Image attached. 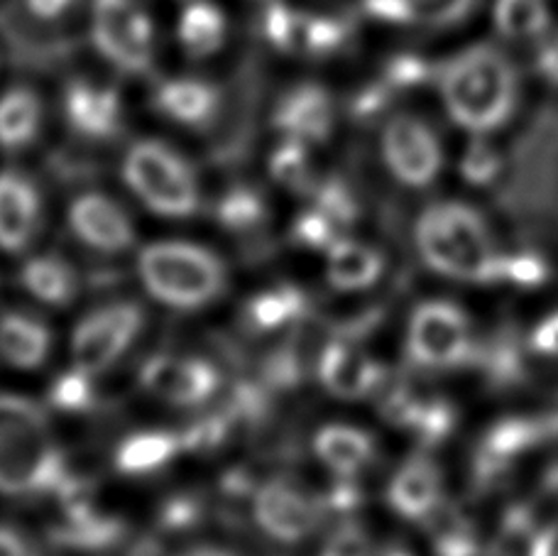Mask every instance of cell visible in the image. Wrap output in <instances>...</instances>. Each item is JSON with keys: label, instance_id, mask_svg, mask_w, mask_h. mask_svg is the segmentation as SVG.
<instances>
[{"label": "cell", "instance_id": "6da1fadb", "mask_svg": "<svg viewBox=\"0 0 558 556\" xmlns=\"http://www.w3.org/2000/svg\"><path fill=\"white\" fill-rule=\"evenodd\" d=\"M416 247L434 273L468 282H539L542 265L532 257H502L490 228L475 208L446 202L428 206L416 223Z\"/></svg>", "mask_w": 558, "mask_h": 556}, {"label": "cell", "instance_id": "7a4b0ae2", "mask_svg": "<svg viewBox=\"0 0 558 556\" xmlns=\"http://www.w3.org/2000/svg\"><path fill=\"white\" fill-rule=\"evenodd\" d=\"M438 92L456 125L473 135L493 133L517 106V69L493 45H471L438 69Z\"/></svg>", "mask_w": 558, "mask_h": 556}, {"label": "cell", "instance_id": "3957f363", "mask_svg": "<svg viewBox=\"0 0 558 556\" xmlns=\"http://www.w3.org/2000/svg\"><path fill=\"white\" fill-rule=\"evenodd\" d=\"M69 473L43 407L20 395H0V493H57Z\"/></svg>", "mask_w": 558, "mask_h": 556}, {"label": "cell", "instance_id": "277c9868", "mask_svg": "<svg viewBox=\"0 0 558 556\" xmlns=\"http://www.w3.org/2000/svg\"><path fill=\"white\" fill-rule=\"evenodd\" d=\"M137 275L159 304L172 310H204L221 300L228 287L226 263L204 245L159 241L137 255Z\"/></svg>", "mask_w": 558, "mask_h": 556}, {"label": "cell", "instance_id": "5b68a950", "mask_svg": "<svg viewBox=\"0 0 558 556\" xmlns=\"http://www.w3.org/2000/svg\"><path fill=\"white\" fill-rule=\"evenodd\" d=\"M86 29L96 55L116 72L143 76L157 64V25L145 0H86Z\"/></svg>", "mask_w": 558, "mask_h": 556}, {"label": "cell", "instance_id": "8992f818", "mask_svg": "<svg viewBox=\"0 0 558 556\" xmlns=\"http://www.w3.org/2000/svg\"><path fill=\"white\" fill-rule=\"evenodd\" d=\"M123 177L149 211L167 218H189L198 208V180L174 147L140 141L125 155Z\"/></svg>", "mask_w": 558, "mask_h": 556}, {"label": "cell", "instance_id": "52a82bcc", "mask_svg": "<svg viewBox=\"0 0 558 556\" xmlns=\"http://www.w3.org/2000/svg\"><path fill=\"white\" fill-rule=\"evenodd\" d=\"M407 351L422 368H458L473 353L471 322L451 302L418 304L407 326Z\"/></svg>", "mask_w": 558, "mask_h": 556}, {"label": "cell", "instance_id": "ba28073f", "mask_svg": "<svg viewBox=\"0 0 558 556\" xmlns=\"http://www.w3.org/2000/svg\"><path fill=\"white\" fill-rule=\"evenodd\" d=\"M145 314L135 302H113L92 312L76 324L72 336L74 368L101 375L135 343Z\"/></svg>", "mask_w": 558, "mask_h": 556}, {"label": "cell", "instance_id": "9c48e42d", "mask_svg": "<svg viewBox=\"0 0 558 556\" xmlns=\"http://www.w3.org/2000/svg\"><path fill=\"white\" fill-rule=\"evenodd\" d=\"M263 29L279 52L294 57L333 55L348 35L338 13H324L318 8L289 3V0H272L265 8Z\"/></svg>", "mask_w": 558, "mask_h": 556}, {"label": "cell", "instance_id": "30bf717a", "mask_svg": "<svg viewBox=\"0 0 558 556\" xmlns=\"http://www.w3.org/2000/svg\"><path fill=\"white\" fill-rule=\"evenodd\" d=\"M383 157L395 180L412 189L432 184L444 165L438 137L428 123L412 113H397L385 123Z\"/></svg>", "mask_w": 558, "mask_h": 556}, {"label": "cell", "instance_id": "8fae6325", "mask_svg": "<svg viewBox=\"0 0 558 556\" xmlns=\"http://www.w3.org/2000/svg\"><path fill=\"white\" fill-rule=\"evenodd\" d=\"M255 520L260 530L277 542H302L324 518V505L318 498L299 491L284 481H270L257 488L253 500Z\"/></svg>", "mask_w": 558, "mask_h": 556}, {"label": "cell", "instance_id": "7c38bea8", "mask_svg": "<svg viewBox=\"0 0 558 556\" xmlns=\"http://www.w3.org/2000/svg\"><path fill=\"white\" fill-rule=\"evenodd\" d=\"M143 387L159 400L179 407H196L211 400L221 387L214 363L194 355H155L143 368Z\"/></svg>", "mask_w": 558, "mask_h": 556}, {"label": "cell", "instance_id": "4fadbf2b", "mask_svg": "<svg viewBox=\"0 0 558 556\" xmlns=\"http://www.w3.org/2000/svg\"><path fill=\"white\" fill-rule=\"evenodd\" d=\"M69 228L98 253H123L135 243L133 218L106 194L76 196L69 206Z\"/></svg>", "mask_w": 558, "mask_h": 556}, {"label": "cell", "instance_id": "5bb4252c", "mask_svg": "<svg viewBox=\"0 0 558 556\" xmlns=\"http://www.w3.org/2000/svg\"><path fill=\"white\" fill-rule=\"evenodd\" d=\"M62 111L69 128L92 141H108L123 128L121 94L92 78H74L66 84Z\"/></svg>", "mask_w": 558, "mask_h": 556}, {"label": "cell", "instance_id": "9a60e30c", "mask_svg": "<svg viewBox=\"0 0 558 556\" xmlns=\"http://www.w3.org/2000/svg\"><path fill=\"white\" fill-rule=\"evenodd\" d=\"M272 123L284 137L306 145L326 143L333 133L336 106L331 94L318 84H299L282 94Z\"/></svg>", "mask_w": 558, "mask_h": 556}, {"label": "cell", "instance_id": "2e32d148", "mask_svg": "<svg viewBox=\"0 0 558 556\" xmlns=\"http://www.w3.org/2000/svg\"><path fill=\"white\" fill-rule=\"evenodd\" d=\"M43 223V196L27 174L0 172V247L20 253L35 241Z\"/></svg>", "mask_w": 558, "mask_h": 556}, {"label": "cell", "instance_id": "e0dca14e", "mask_svg": "<svg viewBox=\"0 0 558 556\" xmlns=\"http://www.w3.org/2000/svg\"><path fill=\"white\" fill-rule=\"evenodd\" d=\"M153 106L177 125L202 131L221 113V88L208 78L172 76L155 88Z\"/></svg>", "mask_w": 558, "mask_h": 556}, {"label": "cell", "instance_id": "ac0fdd59", "mask_svg": "<svg viewBox=\"0 0 558 556\" xmlns=\"http://www.w3.org/2000/svg\"><path fill=\"white\" fill-rule=\"evenodd\" d=\"M318 383L336 397L357 400L373 395L383 385V368L355 343L333 341L318 359Z\"/></svg>", "mask_w": 558, "mask_h": 556}, {"label": "cell", "instance_id": "d6986e66", "mask_svg": "<svg viewBox=\"0 0 558 556\" xmlns=\"http://www.w3.org/2000/svg\"><path fill=\"white\" fill-rule=\"evenodd\" d=\"M477 0H361L363 13L385 25L441 29L473 13Z\"/></svg>", "mask_w": 558, "mask_h": 556}, {"label": "cell", "instance_id": "ffe728a7", "mask_svg": "<svg viewBox=\"0 0 558 556\" xmlns=\"http://www.w3.org/2000/svg\"><path fill=\"white\" fill-rule=\"evenodd\" d=\"M228 13L216 0H184L179 8L174 37L189 59H211L228 43Z\"/></svg>", "mask_w": 558, "mask_h": 556}, {"label": "cell", "instance_id": "44dd1931", "mask_svg": "<svg viewBox=\"0 0 558 556\" xmlns=\"http://www.w3.org/2000/svg\"><path fill=\"white\" fill-rule=\"evenodd\" d=\"M390 508L407 520H428L441 505V475L436 466L416 456L395 473L387 488Z\"/></svg>", "mask_w": 558, "mask_h": 556}, {"label": "cell", "instance_id": "7402d4cb", "mask_svg": "<svg viewBox=\"0 0 558 556\" xmlns=\"http://www.w3.org/2000/svg\"><path fill=\"white\" fill-rule=\"evenodd\" d=\"M314 451L336 479H355L375 459V439L348 424H328L314 439Z\"/></svg>", "mask_w": 558, "mask_h": 556}, {"label": "cell", "instance_id": "603a6c76", "mask_svg": "<svg viewBox=\"0 0 558 556\" xmlns=\"http://www.w3.org/2000/svg\"><path fill=\"white\" fill-rule=\"evenodd\" d=\"M383 270V255L373 245L353 241V238H341L326 251V277L333 290H367L380 280Z\"/></svg>", "mask_w": 558, "mask_h": 556}, {"label": "cell", "instance_id": "cb8c5ba5", "mask_svg": "<svg viewBox=\"0 0 558 556\" xmlns=\"http://www.w3.org/2000/svg\"><path fill=\"white\" fill-rule=\"evenodd\" d=\"M45 106L33 86L17 84L0 94V147L8 153L25 150L43 131Z\"/></svg>", "mask_w": 558, "mask_h": 556}, {"label": "cell", "instance_id": "d4e9b609", "mask_svg": "<svg viewBox=\"0 0 558 556\" xmlns=\"http://www.w3.org/2000/svg\"><path fill=\"white\" fill-rule=\"evenodd\" d=\"M52 351V334L35 316L5 312L0 316V355L20 371H35Z\"/></svg>", "mask_w": 558, "mask_h": 556}, {"label": "cell", "instance_id": "484cf974", "mask_svg": "<svg viewBox=\"0 0 558 556\" xmlns=\"http://www.w3.org/2000/svg\"><path fill=\"white\" fill-rule=\"evenodd\" d=\"M52 537L64 547L76 549H104L123 537V524L96 512L92 505L78 498H69L64 518L54 524Z\"/></svg>", "mask_w": 558, "mask_h": 556}, {"label": "cell", "instance_id": "4316f807", "mask_svg": "<svg viewBox=\"0 0 558 556\" xmlns=\"http://www.w3.org/2000/svg\"><path fill=\"white\" fill-rule=\"evenodd\" d=\"M20 285L49 306H66L78 294V275L64 257L37 255L20 267Z\"/></svg>", "mask_w": 558, "mask_h": 556}, {"label": "cell", "instance_id": "83f0119b", "mask_svg": "<svg viewBox=\"0 0 558 556\" xmlns=\"http://www.w3.org/2000/svg\"><path fill=\"white\" fill-rule=\"evenodd\" d=\"M184 449V439L172 432H137L118 446L116 466L128 475H145L165 469Z\"/></svg>", "mask_w": 558, "mask_h": 556}, {"label": "cell", "instance_id": "f1b7e54d", "mask_svg": "<svg viewBox=\"0 0 558 556\" xmlns=\"http://www.w3.org/2000/svg\"><path fill=\"white\" fill-rule=\"evenodd\" d=\"M549 25V0H497L495 3L497 33L514 43H532L536 37H544Z\"/></svg>", "mask_w": 558, "mask_h": 556}, {"label": "cell", "instance_id": "f546056e", "mask_svg": "<svg viewBox=\"0 0 558 556\" xmlns=\"http://www.w3.org/2000/svg\"><path fill=\"white\" fill-rule=\"evenodd\" d=\"M306 302L304 294L296 287H275V290H265L255 294L251 304H247V319L260 331H275L282 326L296 322L304 314Z\"/></svg>", "mask_w": 558, "mask_h": 556}, {"label": "cell", "instance_id": "4dcf8cb0", "mask_svg": "<svg viewBox=\"0 0 558 556\" xmlns=\"http://www.w3.org/2000/svg\"><path fill=\"white\" fill-rule=\"evenodd\" d=\"M270 172L279 184L294 189V192H304L314 182L308 145L284 137V143L270 157Z\"/></svg>", "mask_w": 558, "mask_h": 556}, {"label": "cell", "instance_id": "1f68e13d", "mask_svg": "<svg viewBox=\"0 0 558 556\" xmlns=\"http://www.w3.org/2000/svg\"><path fill=\"white\" fill-rule=\"evenodd\" d=\"M265 202L263 196L255 192V189H233L228 192L221 204L216 208L218 221H221L228 231H253L263 223L265 218Z\"/></svg>", "mask_w": 558, "mask_h": 556}, {"label": "cell", "instance_id": "d6a6232c", "mask_svg": "<svg viewBox=\"0 0 558 556\" xmlns=\"http://www.w3.org/2000/svg\"><path fill=\"white\" fill-rule=\"evenodd\" d=\"M92 380L94 375L72 368L52 385V390H49V400H52V404L59 407V410L84 412L86 407H92L94 402Z\"/></svg>", "mask_w": 558, "mask_h": 556}, {"label": "cell", "instance_id": "836d02e7", "mask_svg": "<svg viewBox=\"0 0 558 556\" xmlns=\"http://www.w3.org/2000/svg\"><path fill=\"white\" fill-rule=\"evenodd\" d=\"M20 13L37 25L54 27L66 23L69 17L78 13L84 0H17Z\"/></svg>", "mask_w": 558, "mask_h": 556}, {"label": "cell", "instance_id": "e575fe53", "mask_svg": "<svg viewBox=\"0 0 558 556\" xmlns=\"http://www.w3.org/2000/svg\"><path fill=\"white\" fill-rule=\"evenodd\" d=\"M497 167H500V160H497V153L490 145L483 141H475L463 157V177L473 184H485L490 182L497 174Z\"/></svg>", "mask_w": 558, "mask_h": 556}, {"label": "cell", "instance_id": "d590c367", "mask_svg": "<svg viewBox=\"0 0 558 556\" xmlns=\"http://www.w3.org/2000/svg\"><path fill=\"white\" fill-rule=\"evenodd\" d=\"M532 343L539 353H546V355L558 353V314H551L549 319L536 326Z\"/></svg>", "mask_w": 558, "mask_h": 556}, {"label": "cell", "instance_id": "8d00e7d4", "mask_svg": "<svg viewBox=\"0 0 558 556\" xmlns=\"http://www.w3.org/2000/svg\"><path fill=\"white\" fill-rule=\"evenodd\" d=\"M0 556H39L25 537L10 528H0Z\"/></svg>", "mask_w": 558, "mask_h": 556}, {"label": "cell", "instance_id": "74e56055", "mask_svg": "<svg viewBox=\"0 0 558 556\" xmlns=\"http://www.w3.org/2000/svg\"><path fill=\"white\" fill-rule=\"evenodd\" d=\"M539 72L558 84V33L542 47L539 52Z\"/></svg>", "mask_w": 558, "mask_h": 556}, {"label": "cell", "instance_id": "f35d334b", "mask_svg": "<svg viewBox=\"0 0 558 556\" xmlns=\"http://www.w3.org/2000/svg\"><path fill=\"white\" fill-rule=\"evenodd\" d=\"M357 556H412V554L402 547H377V544H371V547Z\"/></svg>", "mask_w": 558, "mask_h": 556}, {"label": "cell", "instance_id": "ab89813d", "mask_svg": "<svg viewBox=\"0 0 558 556\" xmlns=\"http://www.w3.org/2000/svg\"><path fill=\"white\" fill-rule=\"evenodd\" d=\"M179 556H233L231 552H223V549H216V547H198V549H189Z\"/></svg>", "mask_w": 558, "mask_h": 556}, {"label": "cell", "instance_id": "60d3db41", "mask_svg": "<svg viewBox=\"0 0 558 556\" xmlns=\"http://www.w3.org/2000/svg\"><path fill=\"white\" fill-rule=\"evenodd\" d=\"M125 556H157V549L155 544H137V547H133Z\"/></svg>", "mask_w": 558, "mask_h": 556}]
</instances>
